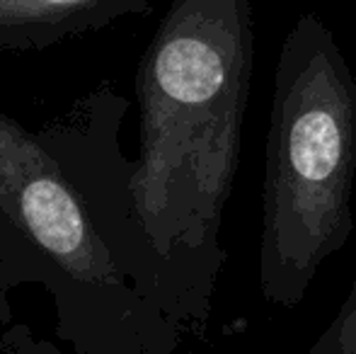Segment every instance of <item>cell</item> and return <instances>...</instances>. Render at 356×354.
<instances>
[{
    "label": "cell",
    "mask_w": 356,
    "mask_h": 354,
    "mask_svg": "<svg viewBox=\"0 0 356 354\" xmlns=\"http://www.w3.org/2000/svg\"><path fill=\"white\" fill-rule=\"evenodd\" d=\"M127 112L107 88L37 131L0 112V323L10 293L37 284L78 354H172L192 332L138 216Z\"/></svg>",
    "instance_id": "obj_1"
},
{
    "label": "cell",
    "mask_w": 356,
    "mask_h": 354,
    "mask_svg": "<svg viewBox=\"0 0 356 354\" xmlns=\"http://www.w3.org/2000/svg\"><path fill=\"white\" fill-rule=\"evenodd\" d=\"M254 63L252 0H172L136 73L134 192L192 332L211 311Z\"/></svg>",
    "instance_id": "obj_2"
},
{
    "label": "cell",
    "mask_w": 356,
    "mask_h": 354,
    "mask_svg": "<svg viewBox=\"0 0 356 354\" xmlns=\"http://www.w3.org/2000/svg\"><path fill=\"white\" fill-rule=\"evenodd\" d=\"M356 81L332 29L303 13L274 71L262 187L259 293L296 308L354 231Z\"/></svg>",
    "instance_id": "obj_3"
},
{
    "label": "cell",
    "mask_w": 356,
    "mask_h": 354,
    "mask_svg": "<svg viewBox=\"0 0 356 354\" xmlns=\"http://www.w3.org/2000/svg\"><path fill=\"white\" fill-rule=\"evenodd\" d=\"M148 13L150 0H0V51H37Z\"/></svg>",
    "instance_id": "obj_4"
},
{
    "label": "cell",
    "mask_w": 356,
    "mask_h": 354,
    "mask_svg": "<svg viewBox=\"0 0 356 354\" xmlns=\"http://www.w3.org/2000/svg\"><path fill=\"white\" fill-rule=\"evenodd\" d=\"M308 354H356V277L344 303Z\"/></svg>",
    "instance_id": "obj_5"
},
{
    "label": "cell",
    "mask_w": 356,
    "mask_h": 354,
    "mask_svg": "<svg viewBox=\"0 0 356 354\" xmlns=\"http://www.w3.org/2000/svg\"><path fill=\"white\" fill-rule=\"evenodd\" d=\"M37 354H54V352H51V347H49L47 342H39V345H37Z\"/></svg>",
    "instance_id": "obj_6"
}]
</instances>
